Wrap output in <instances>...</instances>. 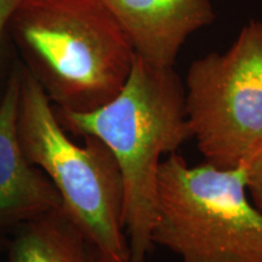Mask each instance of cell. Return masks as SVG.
<instances>
[{
  "label": "cell",
  "instance_id": "obj_1",
  "mask_svg": "<svg viewBox=\"0 0 262 262\" xmlns=\"http://www.w3.org/2000/svg\"><path fill=\"white\" fill-rule=\"evenodd\" d=\"M55 108V107H54ZM58 122L74 136H95L112 150L124 185V227L130 262H146L155 247L157 181L163 157L191 140L185 89L173 67L134 58L116 97L90 112L55 108Z\"/></svg>",
  "mask_w": 262,
  "mask_h": 262
},
{
  "label": "cell",
  "instance_id": "obj_10",
  "mask_svg": "<svg viewBox=\"0 0 262 262\" xmlns=\"http://www.w3.org/2000/svg\"><path fill=\"white\" fill-rule=\"evenodd\" d=\"M244 170L245 186L250 201L262 212V147L245 162Z\"/></svg>",
  "mask_w": 262,
  "mask_h": 262
},
{
  "label": "cell",
  "instance_id": "obj_9",
  "mask_svg": "<svg viewBox=\"0 0 262 262\" xmlns=\"http://www.w3.org/2000/svg\"><path fill=\"white\" fill-rule=\"evenodd\" d=\"M22 2L24 0H0V101L4 95L15 61L17 60H12V44L9 35V26Z\"/></svg>",
  "mask_w": 262,
  "mask_h": 262
},
{
  "label": "cell",
  "instance_id": "obj_2",
  "mask_svg": "<svg viewBox=\"0 0 262 262\" xmlns=\"http://www.w3.org/2000/svg\"><path fill=\"white\" fill-rule=\"evenodd\" d=\"M9 35L52 106L68 112H90L116 97L135 58L103 0H24Z\"/></svg>",
  "mask_w": 262,
  "mask_h": 262
},
{
  "label": "cell",
  "instance_id": "obj_7",
  "mask_svg": "<svg viewBox=\"0 0 262 262\" xmlns=\"http://www.w3.org/2000/svg\"><path fill=\"white\" fill-rule=\"evenodd\" d=\"M139 56L173 67L189 35L215 21L210 0H103Z\"/></svg>",
  "mask_w": 262,
  "mask_h": 262
},
{
  "label": "cell",
  "instance_id": "obj_6",
  "mask_svg": "<svg viewBox=\"0 0 262 262\" xmlns=\"http://www.w3.org/2000/svg\"><path fill=\"white\" fill-rule=\"evenodd\" d=\"M21 63L15 61L0 101V256L22 226L61 206V198L40 169L29 163L16 136Z\"/></svg>",
  "mask_w": 262,
  "mask_h": 262
},
{
  "label": "cell",
  "instance_id": "obj_5",
  "mask_svg": "<svg viewBox=\"0 0 262 262\" xmlns=\"http://www.w3.org/2000/svg\"><path fill=\"white\" fill-rule=\"evenodd\" d=\"M185 111L205 163L241 168L262 147V21L251 19L227 51L189 66Z\"/></svg>",
  "mask_w": 262,
  "mask_h": 262
},
{
  "label": "cell",
  "instance_id": "obj_4",
  "mask_svg": "<svg viewBox=\"0 0 262 262\" xmlns=\"http://www.w3.org/2000/svg\"><path fill=\"white\" fill-rule=\"evenodd\" d=\"M152 242L181 262H262V212L243 168L191 166L176 153L163 159Z\"/></svg>",
  "mask_w": 262,
  "mask_h": 262
},
{
  "label": "cell",
  "instance_id": "obj_8",
  "mask_svg": "<svg viewBox=\"0 0 262 262\" xmlns=\"http://www.w3.org/2000/svg\"><path fill=\"white\" fill-rule=\"evenodd\" d=\"M5 255L6 262H102L61 206L22 226Z\"/></svg>",
  "mask_w": 262,
  "mask_h": 262
},
{
  "label": "cell",
  "instance_id": "obj_3",
  "mask_svg": "<svg viewBox=\"0 0 262 262\" xmlns=\"http://www.w3.org/2000/svg\"><path fill=\"white\" fill-rule=\"evenodd\" d=\"M16 136L26 159L50 180L61 208L101 261L130 262L123 178L112 150L95 136H83V146L75 143L47 94L22 64Z\"/></svg>",
  "mask_w": 262,
  "mask_h": 262
}]
</instances>
